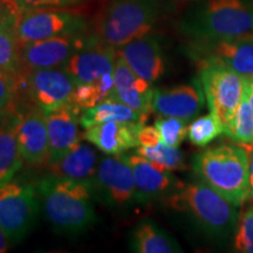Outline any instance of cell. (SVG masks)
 <instances>
[{
  "mask_svg": "<svg viewBox=\"0 0 253 253\" xmlns=\"http://www.w3.org/2000/svg\"><path fill=\"white\" fill-rule=\"evenodd\" d=\"M47 223L61 236L78 237L99 220L90 189L71 178L48 175L34 183Z\"/></svg>",
  "mask_w": 253,
  "mask_h": 253,
  "instance_id": "obj_1",
  "label": "cell"
},
{
  "mask_svg": "<svg viewBox=\"0 0 253 253\" xmlns=\"http://www.w3.org/2000/svg\"><path fill=\"white\" fill-rule=\"evenodd\" d=\"M179 26L192 42L253 40V1L205 0L185 12Z\"/></svg>",
  "mask_w": 253,
  "mask_h": 253,
  "instance_id": "obj_2",
  "label": "cell"
},
{
  "mask_svg": "<svg viewBox=\"0 0 253 253\" xmlns=\"http://www.w3.org/2000/svg\"><path fill=\"white\" fill-rule=\"evenodd\" d=\"M164 201L173 211L184 213L210 238L226 239L238 224L236 205L204 182L184 185Z\"/></svg>",
  "mask_w": 253,
  "mask_h": 253,
  "instance_id": "obj_3",
  "label": "cell"
},
{
  "mask_svg": "<svg viewBox=\"0 0 253 253\" xmlns=\"http://www.w3.org/2000/svg\"><path fill=\"white\" fill-rule=\"evenodd\" d=\"M196 176L237 208L250 198L249 155L244 145L208 148L194 160Z\"/></svg>",
  "mask_w": 253,
  "mask_h": 253,
  "instance_id": "obj_4",
  "label": "cell"
},
{
  "mask_svg": "<svg viewBox=\"0 0 253 253\" xmlns=\"http://www.w3.org/2000/svg\"><path fill=\"white\" fill-rule=\"evenodd\" d=\"M160 11V0H114L101 14L94 34L118 48L149 34Z\"/></svg>",
  "mask_w": 253,
  "mask_h": 253,
  "instance_id": "obj_5",
  "label": "cell"
},
{
  "mask_svg": "<svg viewBox=\"0 0 253 253\" xmlns=\"http://www.w3.org/2000/svg\"><path fill=\"white\" fill-rule=\"evenodd\" d=\"M41 211L34 184L8 181L0 184V226L9 243H19L36 226Z\"/></svg>",
  "mask_w": 253,
  "mask_h": 253,
  "instance_id": "obj_6",
  "label": "cell"
},
{
  "mask_svg": "<svg viewBox=\"0 0 253 253\" xmlns=\"http://www.w3.org/2000/svg\"><path fill=\"white\" fill-rule=\"evenodd\" d=\"M202 86L210 110L218 115L231 137L233 121L245 90L246 77L219 65H205L199 67Z\"/></svg>",
  "mask_w": 253,
  "mask_h": 253,
  "instance_id": "obj_7",
  "label": "cell"
},
{
  "mask_svg": "<svg viewBox=\"0 0 253 253\" xmlns=\"http://www.w3.org/2000/svg\"><path fill=\"white\" fill-rule=\"evenodd\" d=\"M91 194L94 199L116 210H126L137 203L134 175L125 155L101 158Z\"/></svg>",
  "mask_w": 253,
  "mask_h": 253,
  "instance_id": "obj_8",
  "label": "cell"
},
{
  "mask_svg": "<svg viewBox=\"0 0 253 253\" xmlns=\"http://www.w3.org/2000/svg\"><path fill=\"white\" fill-rule=\"evenodd\" d=\"M77 84L78 82L63 67L42 68L21 75L18 93L23 91L31 107L45 113L71 102Z\"/></svg>",
  "mask_w": 253,
  "mask_h": 253,
  "instance_id": "obj_9",
  "label": "cell"
},
{
  "mask_svg": "<svg viewBox=\"0 0 253 253\" xmlns=\"http://www.w3.org/2000/svg\"><path fill=\"white\" fill-rule=\"evenodd\" d=\"M84 30V19L69 9L62 7L20 9L17 37L19 42L26 43L65 34L81 33Z\"/></svg>",
  "mask_w": 253,
  "mask_h": 253,
  "instance_id": "obj_10",
  "label": "cell"
},
{
  "mask_svg": "<svg viewBox=\"0 0 253 253\" xmlns=\"http://www.w3.org/2000/svg\"><path fill=\"white\" fill-rule=\"evenodd\" d=\"M89 36L81 32L20 43V77L36 69L62 67L77 50L84 46Z\"/></svg>",
  "mask_w": 253,
  "mask_h": 253,
  "instance_id": "obj_11",
  "label": "cell"
},
{
  "mask_svg": "<svg viewBox=\"0 0 253 253\" xmlns=\"http://www.w3.org/2000/svg\"><path fill=\"white\" fill-rule=\"evenodd\" d=\"M125 156L134 175L136 202L138 204H148L157 199H164L184 186L172 175L171 170H168L138 154Z\"/></svg>",
  "mask_w": 253,
  "mask_h": 253,
  "instance_id": "obj_12",
  "label": "cell"
},
{
  "mask_svg": "<svg viewBox=\"0 0 253 253\" xmlns=\"http://www.w3.org/2000/svg\"><path fill=\"white\" fill-rule=\"evenodd\" d=\"M191 54L198 67L219 65L244 77H253V40L194 42Z\"/></svg>",
  "mask_w": 253,
  "mask_h": 253,
  "instance_id": "obj_13",
  "label": "cell"
},
{
  "mask_svg": "<svg viewBox=\"0 0 253 253\" xmlns=\"http://www.w3.org/2000/svg\"><path fill=\"white\" fill-rule=\"evenodd\" d=\"M118 56L116 48L90 34L84 46L73 54L62 66L78 84L99 80L107 73H113Z\"/></svg>",
  "mask_w": 253,
  "mask_h": 253,
  "instance_id": "obj_14",
  "label": "cell"
},
{
  "mask_svg": "<svg viewBox=\"0 0 253 253\" xmlns=\"http://www.w3.org/2000/svg\"><path fill=\"white\" fill-rule=\"evenodd\" d=\"M205 94L201 80L172 88L154 89L151 108L163 118H177L189 121L203 109Z\"/></svg>",
  "mask_w": 253,
  "mask_h": 253,
  "instance_id": "obj_15",
  "label": "cell"
},
{
  "mask_svg": "<svg viewBox=\"0 0 253 253\" xmlns=\"http://www.w3.org/2000/svg\"><path fill=\"white\" fill-rule=\"evenodd\" d=\"M81 110L71 102L45 112L48 131V161L47 166L56 162L80 141L79 126Z\"/></svg>",
  "mask_w": 253,
  "mask_h": 253,
  "instance_id": "obj_16",
  "label": "cell"
},
{
  "mask_svg": "<svg viewBox=\"0 0 253 253\" xmlns=\"http://www.w3.org/2000/svg\"><path fill=\"white\" fill-rule=\"evenodd\" d=\"M114 88L109 97L126 104L148 119L153 110L154 89L151 82L136 75L121 55L116 56L114 66Z\"/></svg>",
  "mask_w": 253,
  "mask_h": 253,
  "instance_id": "obj_17",
  "label": "cell"
},
{
  "mask_svg": "<svg viewBox=\"0 0 253 253\" xmlns=\"http://www.w3.org/2000/svg\"><path fill=\"white\" fill-rule=\"evenodd\" d=\"M18 143L25 163L40 166L48 161V131L45 114L37 107L21 113L18 125Z\"/></svg>",
  "mask_w": 253,
  "mask_h": 253,
  "instance_id": "obj_18",
  "label": "cell"
},
{
  "mask_svg": "<svg viewBox=\"0 0 253 253\" xmlns=\"http://www.w3.org/2000/svg\"><path fill=\"white\" fill-rule=\"evenodd\" d=\"M136 75L144 80L157 81L166 72L162 47L156 37L147 36L131 40L126 45L116 48Z\"/></svg>",
  "mask_w": 253,
  "mask_h": 253,
  "instance_id": "obj_19",
  "label": "cell"
},
{
  "mask_svg": "<svg viewBox=\"0 0 253 253\" xmlns=\"http://www.w3.org/2000/svg\"><path fill=\"white\" fill-rule=\"evenodd\" d=\"M142 122L108 121L86 128L82 138L106 155H121L138 145L137 131Z\"/></svg>",
  "mask_w": 253,
  "mask_h": 253,
  "instance_id": "obj_20",
  "label": "cell"
},
{
  "mask_svg": "<svg viewBox=\"0 0 253 253\" xmlns=\"http://www.w3.org/2000/svg\"><path fill=\"white\" fill-rule=\"evenodd\" d=\"M97 164L99 161L94 148L78 142L60 160L48 164V168L50 175L81 182L91 191Z\"/></svg>",
  "mask_w": 253,
  "mask_h": 253,
  "instance_id": "obj_21",
  "label": "cell"
},
{
  "mask_svg": "<svg viewBox=\"0 0 253 253\" xmlns=\"http://www.w3.org/2000/svg\"><path fill=\"white\" fill-rule=\"evenodd\" d=\"M129 248L137 253H181L175 238L151 219H143L131 230Z\"/></svg>",
  "mask_w": 253,
  "mask_h": 253,
  "instance_id": "obj_22",
  "label": "cell"
},
{
  "mask_svg": "<svg viewBox=\"0 0 253 253\" xmlns=\"http://www.w3.org/2000/svg\"><path fill=\"white\" fill-rule=\"evenodd\" d=\"M20 119L21 113L9 110L4 125L0 128V184L11 181L24 163L17 134Z\"/></svg>",
  "mask_w": 253,
  "mask_h": 253,
  "instance_id": "obj_23",
  "label": "cell"
},
{
  "mask_svg": "<svg viewBox=\"0 0 253 253\" xmlns=\"http://www.w3.org/2000/svg\"><path fill=\"white\" fill-rule=\"evenodd\" d=\"M147 118L136 112L126 104L108 97L106 101L84 110L80 116V123L84 129L88 126L108 121H132L144 123Z\"/></svg>",
  "mask_w": 253,
  "mask_h": 253,
  "instance_id": "obj_24",
  "label": "cell"
},
{
  "mask_svg": "<svg viewBox=\"0 0 253 253\" xmlns=\"http://www.w3.org/2000/svg\"><path fill=\"white\" fill-rule=\"evenodd\" d=\"M20 11L12 14L0 26V69L12 77L20 78L19 66V49L20 42L17 37V24Z\"/></svg>",
  "mask_w": 253,
  "mask_h": 253,
  "instance_id": "obj_25",
  "label": "cell"
},
{
  "mask_svg": "<svg viewBox=\"0 0 253 253\" xmlns=\"http://www.w3.org/2000/svg\"><path fill=\"white\" fill-rule=\"evenodd\" d=\"M113 88L114 75L113 73H107L96 81L78 84L72 94L71 103L84 112L108 99Z\"/></svg>",
  "mask_w": 253,
  "mask_h": 253,
  "instance_id": "obj_26",
  "label": "cell"
},
{
  "mask_svg": "<svg viewBox=\"0 0 253 253\" xmlns=\"http://www.w3.org/2000/svg\"><path fill=\"white\" fill-rule=\"evenodd\" d=\"M221 134H225V128L217 114L212 110H210L207 115L196 119L188 126V137L196 147H207Z\"/></svg>",
  "mask_w": 253,
  "mask_h": 253,
  "instance_id": "obj_27",
  "label": "cell"
},
{
  "mask_svg": "<svg viewBox=\"0 0 253 253\" xmlns=\"http://www.w3.org/2000/svg\"><path fill=\"white\" fill-rule=\"evenodd\" d=\"M231 138L239 144H253V108L250 102L249 78L246 77L245 90L237 109Z\"/></svg>",
  "mask_w": 253,
  "mask_h": 253,
  "instance_id": "obj_28",
  "label": "cell"
},
{
  "mask_svg": "<svg viewBox=\"0 0 253 253\" xmlns=\"http://www.w3.org/2000/svg\"><path fill=\"white\" fill-rule=\"evenodd\" d=\"M136 154L141 155L153 162L160 164L168 170L176 171V170L185 169L184 155L177 147H170L164 144L163 142L158 143L155 147H138Z\"/></svg>",
  "mask_w": 253,
  "mask_h": 253,
  "instance_id": "obj_29",
  "label": "cell"
},
{
  "mask_svg": "<svg viewBox=\"0 0 253 253\" xmlns=\"http://www.w3.org/2000/svg\"><path fill=\"white\" fill-rule=\"evenodd\" d=\"M164 144L178 148L188 136V123L177 118H161L155 122Z\"/></svg>",
  "mask_w": 253,
  "mask_h": 253,
  "instance_id": "obj_30",
  "label": "cell"
},
{
  "mask_svg": "<svg viewBox=\"0 0 253 253\" xmlns=\"http://www.w3.org/2000/svg\"><path fill=\"white\" fill-rule=\"evenodd\" d=\"M233 248L237 252L253 253V205L245 209L239 218Z\"/></svg>",
  "mask_w": 253,
  "mask_h": 253,
  "instance_id": "obj_31",
  "label": "cell"
},
{
  "mask_svg": "<svg viewBox=\"0 0 253 253\" xmlns=\"http://www.w3.org/2000/svg\"><path fill=\"white\" fill-rule=\"evenodd\" d=\"M18 84L17 78L0 69V110H14Z\"/></svg>",
  "mask_w": 253,
  "mask_h": 253,
  "instance_id": "obj_32",
  "label": "cell"
},
{
  "mask_svg": "<svg viewBox=\"0 0 253 253\" xmlns=\"http://www.w3.org/2000/svg\"><path fill=\"white\" fill-rule=\"evenodd\" d=\"M79 0H15L18 7L21 11L33 8L46 7H66L73 4H77Z\"/></svg>",
  "mask_w": 253,
  "mask_h": 253,
  "instance_id": "obj_33",
  "label": "cell"
},
{
  "mask_svg": "<svg viewBox=\"0 0 253 253\" xmlns=\"http://www.w3.org/2000/svg\"><path fill=\"white\" fill-rule=\"evenodd\" d=\"M137 142L141 147H155L162 142V138L156 126L143 125L137 131Z\"/></svg>",
  "mask_w": 253,
  "mask_h": 253,
  "instance_id": "obj_34",
  "label": "cell"
},
{
  "mask_svg": "<svg viewBox=\"0 0 253 253\" xmlns=\"http://www.w3.org/2000/svg\"><path fill=\"white\" fill-rule=\"evenodd\" d=\"M20 11L17 2L11 0H0V26L5 23L12 14Z\"/></svg>",
  "mask_w": 253,
  "mask_h": 253,
  "instance_id": "obj_35",
  "label": "cell"
},
{
  "mask_svg": "<svg viewBox=\"0 0 253 253\" xmlns=\"http://www.w3.org/2000/svg\"><path fill=\"white\" fill-rule=\"evenodd\" d=\"M249 155V179H250V197L253 199V144H242Z\"/></svg>",
  "mask_w": 253,
  "mask_h": 253,
  "instance_id": "obj_36",
  "label": "cell"
},
{
  "mask_svg": "<svg viewBox=\"0 0 253 253\" xmlns=\"http://www.w3.org/2000/svg\"><path fill=\"white\" fill-rule=\"evenodd\" d=\"M8 243H9L8 238L6 237L5 232L1 229V226H0V253H4V252L7 251Z\"/></svg>",
  "mask_w": 253,
  "mask_h": 253,
  "instance_id": "obj_37",
  "label": "cell"
},
{
  "mask_svg": "<svg viewBox=\"0 0 253 253\" xmlns=\"http://www.w3.org/2000/svg\"><path fill=\"white\" fill-rule=\"evenodd\" d=\"M8 112L9 110H0V128H1V126L4 125L5 120L8 115Z\"/></svg>",
  "mask_w": 253,
  "mask_h": 253,
  "instance_id": "obj_38",
  "label": "cell"
},
{
  "mask_svg": "<svg viewBox=\"0 0 253 253\" xmlns=\"http://www.w3.org/2000/svg\"><path fill=\"white\" fill-rule=\"evenodd\" d=\"M249 94H250V102H251V106L253 108V84L251 80H250V78H249Z\"/></svg>",
  "mask_w": 253,
  "mask_h": 253,
  "instance_id": "obj_39",
  "label": "cell"
},
{
  "mask_svg": "<svg viewBox=\"0 0 253 253\" xmlns=\"http://www.w3.org/2000/svg\"><path fill=\"white\" fill-rule=\"evenodd\" d=\"M250 78V80H251V82H252V84H253V77H249Z\"/></svg>",
  "mask_w": 253,
  "mask_h": 253,
  "instance_id": "obj_40",
  "label": "cell"
},
{
  "mask_svg": "<svg viewBox=\"0 0 253 253\" xmlns=\"http://www.w3.org/2000/svg\"><path fill=\"white\" fill-rule=\"evenodd\" d=\"M11 1H15V0H11Z\"/></svg>",
  "mask_w": 253,
  "mask_h": 253,
  "instance_id": "obj_41",
  "label": "cell"
}]
</instances>
